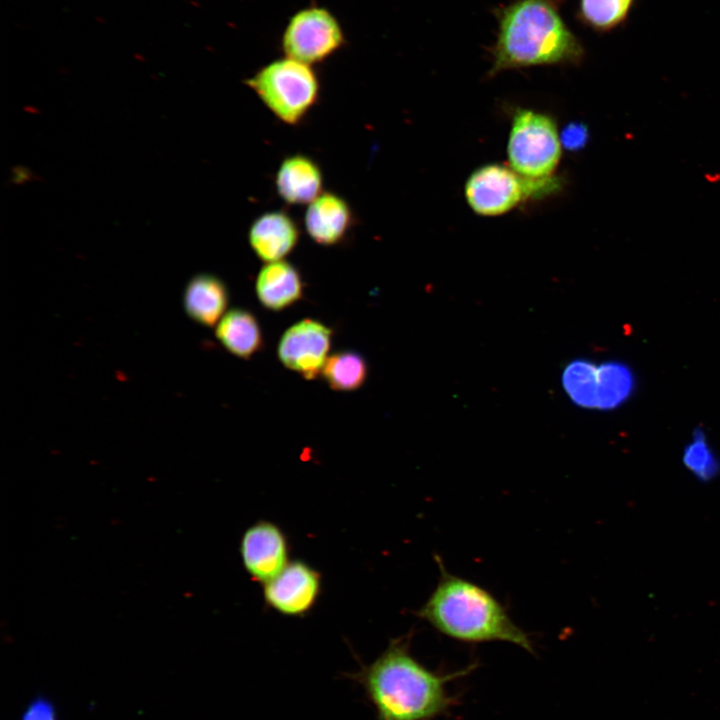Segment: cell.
Segmentation results:
<instances>
[{"mask_svg":"<svg viewBox=\"0 0 720 720\" xmlns=\"http://www.w3.org/2000/svg\"><path fill=\"white\" fill-rule=\"evenodd\" d=\"M411 637L393 639L368 665L351 675L372 705L376 720H434L447 714L456 698L447 683L468 674L474 664L441 674L411 653Z\"/></svg>","mask_w":720,"mask_h":720,"instance_id":"1","label":"cell"},{"mask_svg":"<svg viewBox=\"0 0 720 720\" xmlns=\"http://www.w3.org/2000/svg\"><path fill=\"white\" fill-rule=\"evenodd\" d=\"M490 75L509 69L579 64L585 51L565 23L559 0H513L496 9Z\"/></svg>","mask_w":720,"mask_h":720,"instance_id":"2","label":"cell"},{"mask_svg":"<svg viewBox=\"0 0 720 720\" xmlns=\"http://www.w3.org/2000/svg\"><path fill=\"white\" fill-rule=\"evenodd\" d=\"M440 576L417 617L439 633L463 643L507 642L535 654L530 637L500 601L482 586L446 570L435 556Z\"/></svg>","mask_w":720,"mask_h":720,"instance_id":"3","label":"cell"},{"mask_svg":"<svg viewBox=\"0 0 720 720\" xmlns=\"http://www.w3.org/2000/svg\"><path fill=\"white\" fill-rule=\"evenodd\" d=\"M281 122L299 125L318 102L320 82L311 65L285 57L257 70L245 81Z\"/></svg>","mask_w":720,"mask_h":720,"instance_id":"4","label":"cell"},{"mask_svg":"<svg viewBox=\"0 0 720 720\" xmlns=\"http://www.w3.org/2000/svg\"><path fill=\"white\" fill-rule=\"evenodd\" d=\"M561 139L548 114L518 108L512 117L507 142L510 167L531 180H550L561 159Z\"/></svg>","mask_w":720,"mask_h":720,"instance_id":"5","label":"cell"},{"mask_svg":"<svg viewBox=\"0 0 720 720\" xmlns=\"http://www.w3.org/2000/svg\"><path fill=\"white\" fill-rule=\"evenodd\" d=\"M557 183L531 180L511 167L486 164L474 170L465 183V198L470 208L481 216H499L517 207L531 196L551 192Z\"/></svg>","mask_w":720,"mask_h":720,"instance_id":"6","label":"cell"},{"mask_svg":"<svg viewBox=\"0 0 720 720\" xmlns=\"http://www.w3.org/2000/svg\"><path fill=\"white\" fill-rule=\"evenodd\" d=\"M344 44L343 30L327 9L310 7L291 17L282 36L286 57L312 65L333 55Z\"/></svg>","mask_w":720,"mask_h":720,"instance_id":"7","label":"cell"},{"mask_svg":"<svg viewBox=\"0 0 720 720\" xmlns=\"http://www.w3.org/2000/svg\"><path fill=\"white\" fill-rule=\"evenodd\" d=\"M321 590L319 571L304 561L295 560L263 584V598L267 607L281 615L303 617L314 608Z\"/></svg>","mask_w":720,"mask_h":720,"instance_id":"8","label":"cell"},{"mask_svg":"<svg viewBox=\"0 0 720 720\" xmlns=\"http://www.w3.org/2000/svg\"><path fill=\"white\" fill-rule=\"evenodd\" d=\"M239 550L248 576L262 585L290 562V546L285 533L267 520L257 521L244 531Z\"/></svg>","mask_w":720,"mask_h":720,"instance_id":"9","label":"cell"},{"mask_svg":"<svg viewBox=\"0 0 720 720\" xmlns=\"http://www.w3.org/2000/svg\"><path fill=\"white\" fill-rule=\"evenodd\" d=\"M332 330L314 319H302L290 326L278 344L282 364L312 380L322 371L331 345Z\"/></svg>","mask_w":720,"mask_h":720,"instance_id":"10","label":"cell"},{"mask_svg":"<svg viewBox=\"0 0 720 720\" xmlns=\"http://www.w3.org/2000/svg\"><path fill=\"white\" fill-rule=\"evenodd\" d=\"M353 224L354 214L347 200L330 191H323L307 205L304 213L306 233L322 246L341 243Z\"/></svg>","mask_w":720,"mask_h":720,"instance_id":"11","label":"cell"},{"mask_svg":"<svg viewBox=\"0 0 720 720\" xmlns=\"http://www.w3.org/2000/svg\"><path fill=\"white\" fill-rule=\"evenodd\" d=\"M300 229L284 210H270L257 216L249 226L248 242L262 261L283 260L296 247Z\"/></svg>","mask_w":720,"mask_h":720,"instance_id":"12","label":"cell"},{"mask_svg":"<svg viewBox=\"0 0 720 720\" xmlns=\"http://www.w3.org/2000/svg\"><path fill=\"white\" fill-rule=\"evenodd\" d=\"M274 184L276 193L286 204L308 205L323 193V173L309 156L292 154L281 161Z\"/></svg>","mask_w":720,"mask_h":720,"instance_id":"13","label":"cell"},{"mask_svg":"<svg viewBox=\"0 0 720 720\" xmlns=\"http://www.w3.org/2000/svg\"><path fill=\"white\" fill-rule=\"evenodd\" d=\"M229 293L223 280L213 274L200 273L187 283L183 294V306L194 322L213 327L224 316Z\"/></svg>","mask_w":720,"mask_h":720,"instance_id":"14","label":"cell"},{"mask_svg":"<svg viewBox=\"0 0 720 720\" xmlns=\"http://www.w3.org/2000/svg\"><path fill=\"white\" fill-rule=\"evenodd\" d=\"M256 294L261 304L280 311L297 302L303 294V282L297 268L288 261L268 262L256 278Z\"/></svg>","mask_w":720,"mask_h":720,"instance_id":"15","label":"cell"},{"mask_svg":"<svg viewBox=\"0 0 720 720\" xmlns=\"http://www.w3.org/2000/svg\"><path fill=\"white\" fill-rule=\"evenodd\" d=\"M216 337L233 355L248 359L260 350L262 333L256 317L248 310H229L217 324Z\"/></svg>","mask_w":720,"mask_h":720,"instance_id":"16","label":"cell"},{"mask_svg":"<svg viewBox=\"0 0 720 720\" xmlns=\"http://www.w3.org/2000/svg\"><path fill=\"white\" fill-rule=\"evenodd\" d=\"M634 388V374L625 363L610 360L597 364L596 409L620 407L631 397Z\"/></svg>","mask_w":720,"mask_h":720,"instance_id":"17","label":"cell"},{"mask_svg":"<svg viewBox=\"0 0 720 720\" xmlns=\"http://www.w3.org/2000/svg\"><path fill=\"white\" fill-rule=\"evenodd\" d=\"M638 0H578L576 16L587 28L605 34L628 22Z\"/></svg>","mask_w":720,"mask_h":720,"instance_id":"18","label":"cell"},{"mask_svg":"<svg viewBox=\"0 0 720 720\" xmlns=\"http://www.w3.org/2000/svg\"><path fill=\"white\" fill-rule=\"evenodd\" d=\"M367 371V363L361 354L344 350L327 358L321 374L333 390L354 391L365 382Z\"/></svg>","mask_w":720,"mask_h":720,"instance_id":"19","label":"cell"},{"mask_svg":"<svg viewBox=\"0 0 720 720\" xmlns=\"http://www.w3.org/2000/svg\"><path fill=\"white\" fill-rule=\"evenodd\" d=\"M682 462L701 482L712 481L720 472V460L701 431L694 433L692 440L685 447Z\"/></svg>","mask_w":720,"mask_h":720,"instance_id":"20","label":"cell"},{"mask_svg":"<svg viewBox=\"0 0 720 720\" xmlns=\"http://www.w3.org/2000/svg\"><path fill=\"white\" fill-rule=\"evenodd\" d=\"M562 145L570 151L582 149L588 142L589 131L581 122L570 123L564 128L560 136Z\"/></svg>","mask_w":720,"mask_h":720,"instance_id":"21","label":"cell"},{"mask_svg":"<svg viewBox=\"0 0 720 720\" xmlns=\"http://www.w3.org/2000/svg\"><path fill=\"white\" fill-rule=\"evenodd\" d=\"M20 720H58L54 704L46 697H36L25 708Z\"/></svg>","mask_w":720,"mask_h":720,"instance_id":"22","label":"cell"},{"mask_svg":"<svg viewBox=\"0 0 720 720\" xmlns=\"http://www.w3.org/2000/svg\"><path fill=\"white\" fill-rule=\"evenodd\" d=\"M97 21L102 22V23H103V22L105 23V20H102V19H100V18H97Z\"/></svg>","mask_w":720,"mask_h":720,"instance_id":"23","label":"cell"}]
</instances>
